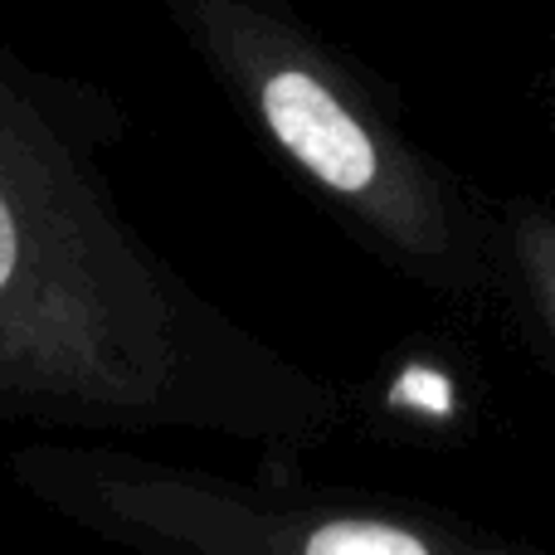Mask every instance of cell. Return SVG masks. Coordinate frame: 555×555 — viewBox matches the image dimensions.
Here are the masks:
<instances>
[{"instance_id":"4","label":"cell","mask_w":555,"mask_h":555,"mask_svg":"<svg viewBox=\"0 0 555 555\" xmlns=\"http://www.w3.org/2000/svg\"><path fill=\"white\" fill-rule=\"evenodd\" d=\"M512 341L555 385V201L498 195V312Z\"/></svg>"},{"instance_id":"1","label":"cell","mask_w":555,"mask_h":555,"mask_svg":"<svg viewBox=\"0 0 555 555\" xmlns=\"http://www.w3.org/2000/svg\"><path fill=\"white\" fill-rule=\"evenodd\" d=\"M127 107L0 39V424L191 434L307 468L351 390L220 307L127 215Z\"/></svg>"},{"instance_id":"2","label":"cell","mask_w":555,"mask_h":555,"mask_svg":"<svg viewBox=\"0 0 555 555\" xmlns=\"http://www.w3.org/2000/svg\"><path fill=\"white\" fill-rule=\"evenodd\" d=\"M156 10L254 142L365 259L459 317L498 312V195L414 132L390 78L293 0Z\"/></svg>"},{"instance_id":"5","label":"cell","mask_w":555,"mask_h":555,"mask_svg":"<svg viewBox=\"0 0 555 555\" xmlns=\"http://www.w3.org/2000/svg\"><path fill=\"white\" fill-rule=\"evenodd\" d=\"M537 103H541V122H546V137L555 146V54L546 64V74H541V88H537Z\"/></svg>"},{"instance_id":"3","label":"cell","mask_w":555,"mask_h":555,"mask_svg":"<svg viewBox=\"0 0 555 555\" xmlns=\"http://www.w3.org/2000/svg\"><path fill=\"white\" fill-rule=\"evenodd\" d=\"M5 478L68 527L146 555H517V537L468 512L312 482L263 463L254 478L152 459L127 439L35 434Z\"/></svg>"}]
</instances>
